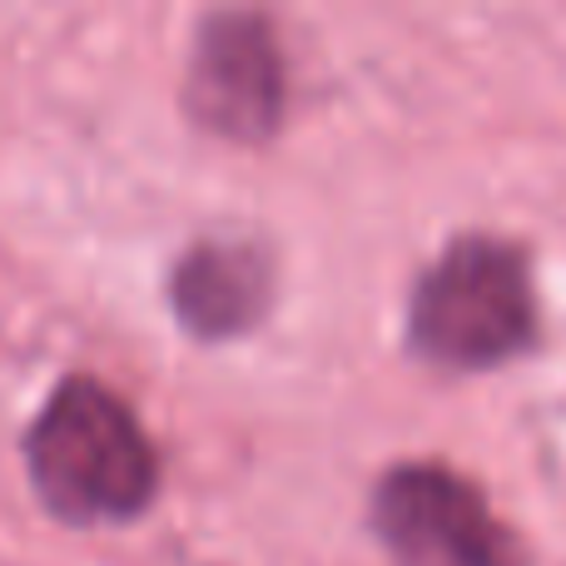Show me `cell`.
I'll use <instances>...</instances> for the list:
<instances>
[{
  "label": "cell",
  "mask_w": 566,
  "mask_h": 566,
  "mask_svg": "<svg viewBox=\"0 0 566 566\" xmlns=\"http://www.w3.org/2000/svg\"><path fill=\"white\" fill-rule=\"evenodd\" d=\"M30 478L65 522H115L149 502L155 448L135 408L99 378H65L30 428Z\"/></svg>",
  "instance_id": "cell-1"
},
{
  "label": "cell",
  "mask_w": 566,
  "mask_h": 566,
  "mask_svg": "<svg viewBox=\"0 0 566 566\" xmlns=\"http://www.w3.org/2000/svg\"><path fill=\"white\" fill-rule=\"evenodd\" d=\"M418 353L442 368H492L517 358L537 333V298L517 244L468 234L418 279L408 308Z\"/></svg>",
  "instance_id": "cell-2"
},
{
  "label": "cell",
  "mask_w": 566,
  "mask_h": 566,
  "mask_svg": "<svg viewBox=\"0 0 566 566\" xmlns=\"http://www.w3.org/2000/svg\"><path fill=\"white\" fill-rule=\"evenodd\" d=\"M378 537L398 566H517V542L488 497L442 462H402L373 497Z\"/></svg>",
  "instance_id": "cell-3"
},
{
  "label": "cell",
  "mask_w": 566,
  "mask_h": 566,
  "mask_svg": "<svg viewBox=\"0 0 566 566\" xmlns=\"http://www.w3.org/2000/svg\"><path fill=\"white\" fill-rule=\"evenodd\" d=\"M189 109L229 139H264L283 115V55L274 30L249 10H224L199 25L189 60Z\"/></svg>",
  "instance_id": "cell-4"
},
{
  "label": "cell",
  "mask_w": 566,
  "mask_h": 566,
  "mask_svg": "<svg viewBox=\"0 0 566 566\" xmlns=\"http://www.w3.org/2000/svg\"><path fill=\"white\" fill-rule=\"evenodd\" d=\"M175 313L199 338H234L254 328L274 293V269L254 239H199L175 269Z\"/></svg>",
  "instance_id": "cell-5"
}]
</instances>
